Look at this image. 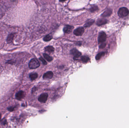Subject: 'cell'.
I'll list each match as a JSON object with an SVG mask.
<instances>
[{
	"label": "cell",
	"instance_id": "cell-1",
	"mask_svg": "<svg viewBox=\"0 0 129 128\" xmlns=\"http://www.w3.org/2000/svg\"><path fill=\"white\" fill-rule=\"evenodd\" d=\"M40 64L38 60L36 58L31 59L29 63V67L31 69H36L39 67Z\"/></svg>",
	"mask_w": 129,
	"mask_h": 128
},
{
	"label": "cell",
	"instance_id": "cell-2",
	"mask_svg": "<svg viewBox=\"0 0 129 128\" xmlns=\"http://www.w3.org/2000/svg\"><path fill=\"white\" fill-rule=\"evenodd\" d=\"M129 11L125 7H122L120 8L118 12V15L121 18L126 17L128 15Z\"/></svg>",
	"mask_w": 129,
	"mask_h": 128
},
{
	"label": "cell",
	"instance_id": "cell-3",
	"mask_svg": "<svg viewBox=\"0 0 129 128\" xmlns=\"http://www.w3.org/2000/svg\"><path fill=\"white\" fill-rule=\"evenodd\" d=\"M106 39V35L104 32H100L98 35V42L99 43H104Z\"/></svg>",
	"mask_w": 129,
	"mask_h": 128
},
{
	"label": "cell",
	"instance_id": "cell-4",
	"mask_svg": "<svg viewBox=\"0 0 129 128\" xmlns=\"http://www.w3.org/2000/svg\"><path fill=\"white\" fill-rule=\"evenodd\" d=\"M48 96V94H42L39 96V98H38V100H39V101L41 102V103H45L47 100Z\"/></svg>",
	"mask_w": 129,
	"mask_h": 128
},
{
	"label": "cell",
	"instance_id": "cell-5",
	"mask_svg": "<svg viewBox=\"0 0 129 128\" xmlns=\"http://www.w3.org/2000/svg\"><path fill=\"white\" fill-rule=\"evenodd\" d=\"M84 32V29L83 27H79L78 28L75 30L74 33L76 36H82Z\"/></svg>",
	"mask_w": 129,
	"mask_h": 128
},
{
	"label": "cell",
	"instance_id": "cell-6",
	"mask_svg": "<svg viewBox=\"0 0 129 128\" xmlns=\"http://www.w3.org/2000/svg\"><path fill=\"white\" fill-rule=\"evenodd\" d=\"M70 53L73 55L75 58H77L82 55V53L77 49H73L70 51Z\"/></svg>",
	"mask_w": 129,
	"mask_h": 128
},
{
	"label": "cell",
	"instance_id": "cell-7",
	"mask_svg": "<svg viewBox=\"0 0 129 128\" xmlns=\"http://www.w3.org/2000/svg\"><path fill=\"white\" fill-rule=\"evenodd\" d=\"M25 96V93L22 91H19L17 92L16 95V98L18 100L23 99Z\"/></svg>",
	"mask_w": 129,
	"mask_h": 128
},
{
	"label": "cell",
	"instance_id": "cell-8",
	"mask_svg": "<svg viewBox=\"0 0 129 128\" xmlns=\"http://www.w3.org/2000/svg\"><path fill=\"white\" fill-rule=\"evenodd\" d=\"M53 73L51 71H49L43 74V78L44 80L50 79L53 78Z\"/></svg>",
	"mask_w": 129,
	"mask_h": 128
},
{
	"label": "cell",
	"instance_id": "cell-9",
	"mask_svg": "<svg viewBox=\"0 0 129 128\" xmlns=\"http://www.w3.org/2000/svg\"><path fill=\"white\" fill-rule=\"evenodd\" d=\"M74 27L71 26L67 25L63 28V31L65 33H69L72 32Z\"/></svg>",
	"mask_w": 129,
	"mask_h": 128
},
{
	"label": "cell",
	"instance_id": "cell-10",
	"mask_svg": "<svg viewBox=\"0 0 129 128\" xmlns=\"http://www.w3.org/2000/svg\"><path fill=\"white\" fill-rule=\"evenodd\" d=\"M107 22V20L104 18H101L98 20L97 22V24L98 26H101L105 24Z\"/></svg>",
	"mask_w": 129,
	"mask_h": 128
},
{
	"label": "cell",
	"instance_id": "cell-11",
	"mask_svg": "<svg viewBox=\"0 0 129 128\" xmlns=\"http://www.w3.org/2000/svg\"><path fill=\"white\" fill-rule=\"evenodd\" d=\"M45 50L49 53H53L55 51V49L52 46H48L45 48Z\"/></svg>",
	"mask_w": 129,
	"mask_h": 128
},
{
	"label": "cell",
	"instance_id": "cell-12",
	"mask_svg": "<svg viewBox=\"0 0 129 128\" xmlns=\"http://www.w3.org/2000/svg\"><path fill=\"white\" fill-rule=\"evenodd\" d=\"M29 77L30 78V79L31 80H34L38 77V74L36 72H33L31 73L29 75Z\"/></svg>",
	"mask_w": 129,
	"mask_h": 128
},
{
	"label": "cell",
	"instance_id": "cell-13",
	"mask_svg": "<svg viewBox=\"0 0 129 128\" xmlns=\"http://www.w3.org/2000/svg\"><path fill=\"white\" fill-rule=\"evenodd\" d=\"M112 13V11L111 10H108L105 11L103 13L102 16L104 17H108V16H110Z\"/></svg>",
	"mask_w": 129,
	"mask_h": 128
},
{
	"label": "cell",
	"instance_id": "cell-14",
	"mask_svg": "<svg viewBox=\"0 0 129 128\" xmlns=\"http://www.w3.org/2000/svg\"><path fill=\"white\" fill-rule=\"evenodd\" d=\"M43 56L44 58L48 62H51L53 60V58L46 53H44L43 54Z\"/></svg>",
	"mask_w": 129,
	"mask_h": 128
},
{
	"label": "cell",
	"instance_id": "cell-15",
	"mask_svg": "<svg viewBox=\"0 0 129 128\" xmlns=\"http://www.w3.org/2000/svg\"><path fill=\"white\" fill-rule=\"evenodd\" d=\"M105 55V52H102L99 53L97 55L96 57V60H98L100 59L102 57Z\"/></svg>",
	"mask_w": 129,
	"mask_h": 128
},
{
	"label": "cell",
	"instance_id": "cell-16",
	"mask_svg": "<svg viewBox=\"0 0 129 128\" xmlns=\"http://www.w3.org/2000/svg\"><path fill=\"white\" fill-rule=\"evenodd\" d=\"M81 59L82 61L84 63H86L90 60V58L86 56H84L81 57Z\"/></svg>",
	"mask_w": 129,
	"mask_h": 128
},
{
	"label": "cell",
	"instance_id": "cell-17",
	"mask_svg": "<svg viewBox=\"0 0 129 128\" xmlns=\"http://www.w3.org/2000/svg\"><path fill=\"white\" fill-rule=\"evenodd\" d=\"M94 21L93 20L89 21L88 22H87V23L85 24L84 25V27H86V28L90 27L92 25V24L94 23Z\"/></svg>",
	"mask_w": 129,
	"mask_h": 128
},
{
	"label": "cell",
	"instance_id": "cell-18",
	"mask_svg": "<svg viewBox=\"0 0 129 128\" xmlns=\"http://www.w3.org/2000/svg\"><path fill=\"white\" fill-rule=\"evenodd\" d=\"M53 37L51 36V35H48L47 36H46L45 37L43 38V40L45 41H49L51 39H52Z\"/></svg>",
	"mask_w": 129,
	"mask_h": 128
},
{
	"label": "cell",
	"instance_id": "cell-19",
	"mask_svg": "<svg viewBox=\"0 0 129 128\" xmlns=\"http://www.w3.org/2000/svg\"><path fill=\"white\" fill-rule=\"evenodd\" d=\"M14 35L12 34H11L9 35L7 39V42H8V43H11L12 42L13 37H14Z\"/></svg>",
	"mask_w": 129,
	"mask_h": 128
},
{
	"label": "cell",
	"instance_id": "cell-20",
	"mask_svg": "<svg viewBox=\"0 0 129 128\" xmlns=\"http://www.w3.org/2000/svg\"><path fill=\"white\" fill-rule=\"evenodd\" d=\"M98 8L96 6H91V8L90 9V11L91 12H93L98 11Z\"/></svg>",
	"mask_w": 129,
	"mask_h": 128
},
{
	"label": "cell",
	"instance_id": "cell-21",
	"mask_svg": "<svg viewBox=\"0 0 129 128\" xmlns=\"http://www.w3.org/2000/svg\"><path fill=\"white\" fill-rule=\"evenodd\" d=\"M39 59L41 61L42 64L44 65H47V62L45 61V59L43 58L42 57H41V58H40Z\"/></svg>",
	"mask_w": 129,
	"mask_h": 128
},
{
	"label": "cell",
	"instance_id": "cell-22",
	"mask_svg": "<svg viewBox=\"0 0 129 128\" xmlns=\"http://www.w3.org/2000/svg\"><path fill=\"white\" fill-rule=\"evenodd\" d=\"M8 111H13L14 110V107H8Z\"/></svg>",
	"mask_w": 129,
	"mask_h": 128
},
{
	"label": "cell",
	"instance_id": "cell-23",
	"mask_svg": "<svg viewBox=\"0 0 129 128\" xmlns=\"http://www.w3.org/2000/svg\"><path fill=\"white\" fill-rule=\"evenodd\" d=\"M106 46V44L103 43L102 44V45L100 46V48H101V49H102V48H104V47Z\"/></svg>",
	"mask_w": 129,
	"mask_h": 128
},
{
	"label": "cell",
	"instance_id": "cell-24",
	"mask_svg": "<svg viewBox=\"0 0 129 128\" xmlns=\"http://www.w3.org/2000/svg\"><path fill=\"white\" fill-rule=\"evenodd\" d=\"M6 120H5H5H2V124H6Z\"/></svg>",
	"mask_w": 129,
	"mask_h": 128
},
{
	"label": "cell",
	"instance_id": "cell-25",
	"mask_svg": "<svg viewBox=\"0 0 129 128\" xmlns=\"http://www.w3.org/2000/svg\"><path fill=\"white\" fill-rule=\"evenodd\" d=\"M65 0H59V1H60V2H64V1H65Z\"/></svg>",
	"mask_w": 129,
	"mask_h": 128
},
{
	"label": "cell",
	"instance_id": "cell-26",
	"mask_svg": "<svg viewBox=\"0 0 129 128\" xmlns=\"http://www.w3.org/2000/svg\"><path fill=\"white\" fill-rule=\"evenodd\" d=\"M1 114H0V119H1Z\"/></svg>",
	"mask_w": 129,
	"mask_h": 128
}]
</instances>
